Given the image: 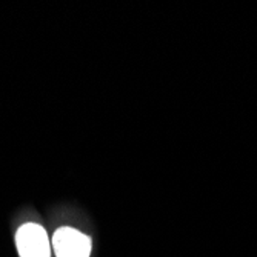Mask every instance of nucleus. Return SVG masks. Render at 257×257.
<instances>
[{"mask_svg":"<svg viewBox=\"0 0 257 257\" xmlns=\"http://www.w3.org/2000/svg\"><path fill=\"white\" fill-rule=\"evenodd\" d=\"M16 248L19 257H53L51 239L39 222H23L17 226Z\"/></svg>","mask_w":257,"mask_h":257,"instance_id":"1","label":"nucleus"},{"mask_svg":"<svg viewBox=\"0 0 257 257\" xmlns=\"http://www.w3.org/2000/svg\"><path fill=\"white\" fill-rule=\"evenodd\" d=\"M53 254L56 257H91L92 239L85 231L73 225H60L51 237Z\"/></svg>","mask_w":257,"mask_h":257,"instance_id":"2","label":"nucleus"}]
</instances>
